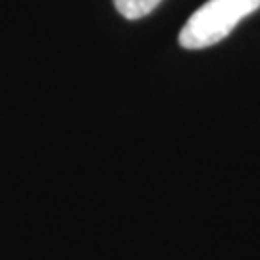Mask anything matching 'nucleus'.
Wrapping results in <instances>:
<instances>
[{"mask_svg":"<svg viewBox=\"0 0 260 260\" xmlns=\"http://www.w3.org/2000/svg\"><path fill=\"white\" fill-rule=\"evenodd\" d=\"M162 0H114V6L123 18L139 19L149 16Z\"/></svg>","mask_w":260,"mask_h":260,"instance_id":"obj_2","label":"nucleus"},{"mask_svg":"<svg viewBox=\"0 0 260 260\" xmlns=\"http://www.w3.org/2000/svg\"><path fill=\"white\" fill-rule=\"evenodd\" d=\"M258 8L260 0H208L187 19L179 33V45L189 50L212 47Z\"/></svg>","mask_w":260,"mask_h":260,"instance_id":"obj_1","label":"nucleus"}]
</instances>
